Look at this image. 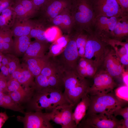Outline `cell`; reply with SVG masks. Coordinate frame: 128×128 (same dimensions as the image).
Listing matches in <instances>:
<instances>
[{
    "mask_svg": "<svg viewBox=\"0 0 128 128\" xmlns=\"http://www.w3.org/2000/svg\"><path fill=\"white\" fill-rule=\"evenodd\" d=\"M70 11L77 31L93 33L96 18L91 0H72Z\"/></svg>",
    "mask_w": 128,
    "mask_h": 128,
    "instance_id": "6da1fadb",
    "label": "cell"
},
{
    "mask_svg": "<svg viewBox=\"0 0 128 128\" xmlns=\"http://www.w3.org/2000/svg\"><path fill=\"white\" fill-rule=\"evenodd\" d=\"M28 102L29 107L32 111H41L45 110L49 112L57 106L69 104L65 98L62 91L51 90L35 91Z\"/></svg>",
    "mask_w": 128,
    "mask_h": 128,
    "instance_id": "7a4b0ae2",
    "label": "cell"
},
{
    "mask_svg": "<svg viewBox=\"0 0 128 128\" xmlns=\"http://www.w3.org/2000/svg\"><path fill=\"white\" fill-rule=\"evenodd\" d=\"M89 96V105L86 114L103 113L113 115L115 110L123 107L127 102L118 96L114 91L105 94Z\"/></svg>",
    "mask_w": 128,
    "mask_h": 128,
    "instance_id": "3957f363",
    "label": "cell"
},
{
    "mask_svg": "<svg viewBox=\"0 0 128 128\" xmlns=\"http://www.w3.org/2000/svg\"><path fill=\"white\" fill-rule=\"evenodd\" d=\"M70 36L69 41L64 50L59 55L53 57L63 72L76 71L80 57L75 41L76 33Z\"/></svg>",
    "mask_w": 128,
    "mask_h": 128,
    "instance_id": "277c9868",
    "label": "cell"
},
{
    "mask_svg": "<svg viewBox=\"0 0 128 128\" xmlns=\"http://www.w3.org/2000/svg\"><path fill=\"white\" fill-rule=\"evenodd\" d=\"M107 46L93 33L88 34L84 57L91 61L98 69L102 66L109 50Z\"/></svg>",
    "mask_w": 128,
    "mask_h": 128,
    "instance_id": "5b68a950",
    "label": "cell"
},
{
    "mask_svg": "<svg viewBox=\"0 0 128 128\" xmlns=\"http://www.w3.org/2000/svg\"><path fill=\"white\" fill-rule=\"evenodd\" d=\"M121 120L113 115L103 113L86 114L77 127L83 128H119Z\"/></svg>",
    "mask_w": 128,
    "mask_h": 128,
    "instance_id": "8992f818",
    "label": "cell"
},
{
    "mask_svg": "<svg viewBox=\"0 0 128 128\" xmlns=\"http://www.w3.org/2000/svg\"><path fill=\"white\" fill-rule=\"evenodd\" d=\"M90 86L87 78L82 77L78 73L72 82L64 87L63 94L68 103L75 107L82 97L87 94Z\"/></svg>",
    "mask_w": 128,
    "mask_h": 128,
    "instance_id": "52a82bcc",
    "label": "cell"
},
{
    "mask_svg": "<svg viewBox=\"0 0 128 128\" xmlns=\"http://www.w3.org/2000/svg\"><path fill=\"white\" fill-rule=\"evenodd\" d=\"M93 78V84L87 93L89 96L108 93L114 91L117 86L113 78L103 69L97 71Z\"/></svg>",
    "mask_w": 128,
    "mask_h": 128,
    "instance_id": "ba28073f",
    "label": "cell"
},
{
    "mask_svg": "<svg viewBox=\"0 0 128 128\" xmlns=\"http://www.w3.org/2000/svg\"><path fill=\"white\" fill-rule=\"evenodd\" d=\"M24 117L18 116V121L22 122L25 128H53L48 112L41 111L24 112Z\"/></svg>",
    "mask_w": 128,
    "mask_h": 128,
    "instance_id": "9c48e42d",
    "label": "cell"
},
{
    "mask_svg": "<svg viewBox=\"0 0 128 128\" xmlns=\"http://www.w3.org/2000/svg\"><path fill=\"white\" fill-rule=\"evenodd\" d=\"M91 0L96 18L100 16L128 17L123 13L115 0Z\"/></svg>",
    "mask_w": 128,
    "mask_h": 128,
    "instance_id": "30bf717a",
    "label": "cell"
},
{
    "mask_svg": "<svg viewBox=\"0 0 128 128\" xmlns=\"http://www.w3.org/2000/svg\"><path fill=\"white\" fill-rule=\"evenodd\" d=\"M118 18L104 16L96 18L93 27V33L100 39L104 38L113 39L114 29Z\"/></svg>",
    "mask_w": 128,
    "mask_h": 128,
    "instance_id": "8fae6325",
    "label": "cell"
},
{
    "mask_svg": "<svg viewBox=\"0 0 128 128\" xmlns=\"http://www.w3.org/2000/svg\"><path fill=\"white\" fill-rule=\"evenodd\" d=\"M104 69L114 79L122 78V75L126 71L125 66L123 64L112 48L109 49L103 64Z\"/></svg>",
    "mask_w": 128,
    "mask_h": 128,
    "instance_id": "7c38bea8",
    "label": "cell"
},
{
    "mask_svg": "<svg viewBox=\"0 0 128 128\" xmlns=\"http://www.w3.org/2000/svg\"><path fill=\"white\" fill-rule=\"evenodd\" d=\"M74 107L72 105L66 104L59 105L56 108L55 115L62 128H77L73 118V110Z\"/></svg>",
    "mask_w": 128,
    "mask_h": 128,
    "instance_id": "4fadbf2b",
    "label": "cell"
},
{
    "mask_svg": "<svg viewBox=\"0 0 128 128\" xmlns=\"http://www.w3.org/2000/svg\"><path fill=\"white\" fill-rule=\"evenodd\" d=\"M12 8L16 18L21 20L29 19L39 10L31 0H19Z\"/></svg>",
    "mask_w": 128,
    "mask_h": 128,
    "instance_id": "5bb4252c",
    "label": "cell"
},
{
    "mask_svg": "<svg viewBox=\"0 0 128 128\" xmlns=\"http://www.w3.org/2000/svg\"><path fill=\"white\" fill-rule=\"evenodd\" d=\"M72 0H49L41 9L50 22L63 10L70 7Z\"/></svg>",
    "mask_w": 128,
    "mask_h": 128,
    "instance_id": "9a60e30c",
    "label": "cell"
},
{
    "mask_svg": "<svg viewBox=\"0 0 128 128\" xmlns=\"http://www.w3.org/2000/svg\"><path fill=\"white\" fill-rule=\"evenodd\" d=\"M107 45H110L122 63L125 66L128 64V40L125 42L120 41L109 38L101 39Z\"/></svg>",
    "mask_w": 128,
    "mask_h": 128,
    "instance_id": "2e32d148",
    "label": "cell"
},
{
    "mask_svg": "<svg viewBox=\"0 0 128 128\" xmlns=\"http://www.w3.org/2000/svg\"><path fill=\"white\" fill-rule=\"evenodd\" d=\"M70 7L63 10L51 21L54 25L68 34L73 27V21L70 11Z\"/></svg>",
    "mask_w": 128,
    "mask_h": 128,
    "instance_id": "e0dca14e",
    "label": "cell"
},
{
    "mask_svg": "<svg viewBox=\"0 0 128 128\" xmlns=\"http://www.w3.org/2000/svg\"><path fill=\"white\" fill-rule=\"evenodd\" d=\"M48 43L36 40L31 41L24 54V59L44 56L45 53L49 48L50 46Z\"/></svg>",
    "mask_w": 128,
    "mask_h": 128,
    "instance_id": "ac0fdd59",
    "label": "cell"
},
{
    "mask_svg": "<svg viewBox=\"0 0 128 128\" xmlns=\"http://www.w3.org/2000/svg\"><path fill=\"white\" fill-rule=\"evenodd\" d=\"M98 69L92 62L84 57H80L79 59L76 67L78 74L86 78H93Z\"/></svg>",
    "mask_w": 128,
    "mask_h": 128,
    "instance_id": "d6986e66",
    "label": "cell"
},
{
    "mask_svg": "<svg viewBox=\"0 0 128 128\" xmlns=\"http://www.w3.org/2000/svg\"><path fill=\"white\" fill-rule=\"evenodd\" d=\"M50 58L47 55L40 58H31L24 59V64L34 77L40 74L43 68L49 62Z\"/></svg>",
    "mask_w": 128,
    "mask_h": 128,
    "instance_id": "ffe728a7",
    "label": "cell"
},
{
    "mask_svg": "<svg viewBox=\"0 0 128 128\" xmlns=\"http://www.w3.org/2000/svg\"><path fill=\"white\" fill-rule=\"evenodd\" d=\"M35 23L30 19L21 20L16 18L11 29L13 36H29Z\"/></svg>",
    "mask_w": 128,
    "mask_h": 128,
    "instance_id": "44dd1931",
    "label": "cell"
},
{
    "mask_svg": "<svg viewBox=\"0 0 128 128\" xmlns=\"http://www.w3.org/2000/svg\"><path fill=\"white\" fill-rule=\"evenodd\" d=\"M89 96L86 94L83 96L75 106L73 114V118L77 127L85 115L89 105Z\"/></svg>",
    "mask_w": 128,
    "mask_h": 128,
    "instance_id": "7402d4cb",
    "label": "cell"
},
{
    "mask_svg": "<svg viewBox=\"0 0 128 128\" xmlns=\"http://www.w3.org/2000/svg\"><path fill=\"white\" fill-rule=\"evenodd\" d=\"M128 17L118 18L113 31V39L122 41L128 37Z\"/></svg>",
    "mask_w": 128,
    "mask_h": 128,
    "instance_id": "603a6c76",
    "label": "cell"
},
{
    "mask_svg": "<svg viewBox=\"0 0 128 128\" xmlns=\"http://www.w3.org/2000/svg\"><path fill=\"white\" fill-rule=\"evenodd\" d=\"M29 36L15 37L12 51L15 56H20L24 54L31 42Z\"/></svg>",
    "mask_w": 128,
    "mask_h": 128,
    "instance_id": "cb8c5ba5",
    "label": "cell"
},
{
    "mask_svg": "<svg viewBox=\"0 0 128 128\" xmlns=\"http://www.w3.org/2000/svg\"><path fill=\"white\" fill-rule=\"evenodd\" d=\"M35 91V88H32L8 93L12 99L16 103L20 105L25 102H28Z\"/></svg>",
    "mask_w": 128,
    "mask_h": 128,
    "instance_id": "d4e9b609",
    "label": "cell"
},
{
    "mask_svg": "<svg viewBox=\"0 0 128 128\" xmlns=\"http://www.w3.org/2000/svg\"><path fill=\"white\" fill-rule=\"evenodd\" d=\"M16 15L12 7H9L0 13V28H10L13 25Z\"/></svg>",
    "mask_w": 128,
    "mask_h": 128,
    "instance_id": "484cf974",
    "label": "cell"
},
{
    "mask_svg": "<svg viewBox=\"0 0 128 128\" xmlns=\"http://www.w3.org/2000/svg\"><path fill=\"white\" fill-rule=\"evenodd\" d=\"M0 91V107L24 113L23 108L14 102L8 94Z\"/></svg>",
    "mask_w": 128,
    "mask_h": 128,
    "instance_id": "4316f807",
    "label": "cell"
},
{
    "mask_svg": "<svg viewBox=\"0 0 128 128\" xmlns=\"http://www.w3.org/2000/svg\"><path fill=\"white\" fill-rule=\"evenodd\" d=\"M23 66V70L18 76L16 80L24 88L27 89L35 88L34 77L24 65Z\"/></svg>",
    "mask_w": 128,
    "mask_h": 128,
    "instance_id": "83f0119b",
    "label": "cell"
},
{
    "mask_svg": "<svg viewBox=\"0 0 128 128\" xmlns=\"http://www.w3.org/2000/svg\"><path fill=\"white\" fill-rule=\"evenodd\" d=\"M47 78L50 90L62 91V88L64 87L63 71L60 70Z\"/></svg>",
    "mask_w": 128,
    "mask_h": 128,
    "instance_id": "f1b7e54d",
    "label": "cell"
},
{
    "mask_svg": "<svg viewBox=\"0 0 128 128\" xmlns=\"http://www.w3.org/2000/svg\"><path fill=\"white\" fill-rule=\"evenodd\" d=\"M84 31H77L76 32V42L78 54L80 57H84L85 48L87 39L88 34Z\"/></svg>",
    "mask_w": 128,
    "mask_h": 128,
    "instance_id": "f546056e",
    "label": "cell"
},
{
    "mask_svg": "<svg viewBox=\"0 0 128 128\" xmlns=\"http://www.w3.org/2000/svg\"><path fill=\"white\" fill-rule=\"evenodd\" d=\"M46 29L41 23L35 22L34 25L31 30L29 36L35 40L47 42L45 36Z\"/></svg>",
    "mask_w": 128,
    "mask_h": 128,
    "instance_id": "4dcf8cb0",
    "label": "cell"
},
{
    "mask_svg": "<svg viewBox=\"0 0 128 128\" xmlns=\"http://www.w3.org/2000/svg\"><path fill=\"white\" fill-rule=\"evenodd\" d=\"M62 32L58 27L54 25L46 29L45 36L48 42L53 43L62 35Z\"/></svg>",
    "mask_w": 128,
    "mask_h": 128,
    "instance_id": "1f68e13d",
    "label": "cell"
},
{
    "mask_svg": "<svg viewBox=\"0 0 128 128\" xmlns=\"http://www.w3.org/2000/svg\"><path fill=\"white\" fill-rule=\"evenodd\" d=\"M53 58L52 59L50 58L49 62L42 69L40 74L48 77L61 70L54 58Z\"/></svg>",
    "mask_w": 128,
    "mask_h": 128,
    "instance_id": "d6a6232c",
    "label": "cell"
},
{
    "mask_svg": "<svg viewBox=\"0 0 128 128\" xmlns=\"http://www.w3.org/2000/svg\"><path fill=\"white\" fill-rule=\"evenodd\" d=\"M35 78V91H40L50 90L47 77L40 74Z\"/></svg>",
    "mask_w": 128,
    "mask_h": 128,
    "instance_id": "836d02e7",
    "label": "cell"
},
{
    "mask_svg": "<svg viewBox=\"0 0 128 128\" xmlns=\"http://www.w3.org/2000/svg\"><path fill=\"white\" fill-rule=\"evenodd\" d=\"M8 62L6 66L7 68L10 75L20 65L18 58L14 55L9 54L7 55Z\"/></svg>",
    "mask_w": 128,
    "mask_h": 128,
    "instance_id": "e575fe53",
    "label": "cell"
},
{
    "mask_svg": "<svg viewBox=\"0 0 128 128\" xmlns=\"http://www.w3.org/2000/svg\"><path fill=\"white\" fill-rule=\"evenodd\" d=\"M24 88L16 79H11L7 81V89L8 93L22 90Z\"/></svg>",
    "mask_w": 128,
    "mask_h": 128,
    "instance_id": "d590c367",
    "label": "cell"
},
{
    "mask_svg": "<svg viewBox=\"0 0 128 128\" xmlns=\"http://www.w3.org/2000/svg\"><path fill=\"white\" fill-rule=\"evenodd\" d=\"M116 117L118 115L122 116L124 119H128V107L126 106L119 108L115 110L113 113Z\"/></svg>",
    "mask_w": 128,
    "mask_h": 128,
    "instance_id": "8d00e7d4",
    "label": "cell"
},
{
    "mask_svg": "<svg viewBox=\"0 0 128 128\" xmlns=\"http://www.w3.org/2000/svg\"><path fill=\"white\" fill-rule=\"evenodd\" d=\"M70 38V36L69 35H62L54 42L65 49L69 41Z\"/></svg>",
    "mask_w": 128,
    "mask_h": 128,
    "instance_id": "74e56055",
    "label": "cell"
},
{
    "mask_svg": "<svg viewBox=\"0 0 128 128\" xmlns=\"http://www.w3.org/2000/svg\"><path fill=\"white\" fill-rule=\"evenodd\" d=\"M122 12L126 15L128 14V0H115Z\"/></svg>",
    "mask_w": 128,
    "mask_h": 128,
    "instance_id": "f35d334b",
    "label": "cell"
},
{
    "mask_svg": "<svg viewBox=\"0 0 128 128\" xmlns=\"http://www.w3.org/2000/svg\"><path fill=\"white\" fill-rule=\"evenodd\" d=\"M6 78L0 72V91L7 92Z\"/></svg>",
    "mask_w": 128,
    "mask_h": 128,
    "instance_id": "ab89813d",
    "label": "cell"
},
{
    "mask_svg": "<svg viewBox=\"0 0 128 128\" xmlns=\"http://www.w3.org/2000/svg\"><path fill=\"white\" fill-rule=\"evenodd\" d=\"M10 0H0V13L5 9L11 7Z\"/></svg>",
    "mask_w": 128,
    "mask_h": 128,
    "instance_id": "60d3db41",
    "label": "cell"
},
{
    "mask_svg": "<svg viewBox=\"0 0 128 128\" xmlns=\"http://www.w3.org/2000/svg\"><path fill=\"white\" fill-rule=\"evenodd\" d=\"M0 69L1 70L0 72L6 78L7 81L11 79V76L6 66L2 65Z\"/></svg>",
    "mask_w": 128,
    "mask_h": 128,
    "instance_id": "b9f144b4",
    "label": "cell"
},
{
    "mask_svg": "<svg viewBox=\"0 0 128 128\" xmlns=\"http://www.w3.org/2000/svg\"><path fill=\"white\" fill-rule=\"evenodd\" d=\"M39 9L42 8L49 0H31Z\"/></svg>",
    "mask_w": 128,
    "mask_h": 128,
    "instance_id": "7bdbcfd3",
    "label": "cell"
},
{
    "mask_svg": "<svg viewBox=\"0 0 128 128\" xmlns=\"http://www.w3.org/2000/svg\"><path fill=\"white\" fill-rule=\"evenodd\" d=\"M9 118L5 112L0 113V128L2 127Z\"/></svg>",
    "mask_w": 128,
    "mask_h": 128,
    "instance_id": "ee69618b",
    "label": "cell"
},
{
    "mask_svg": "<svg viewBox=\"0 0 128 128\" xmlns=\"http://www.w3.org/2000/svg\"><path fill=\"white\" fill-rule=\"evenodd\" d=\"M121 120V124L119 128H128V119Z\"/></svg>",
    "mask_w": 128,
    "mask_h": 128,
    "instance_id": "f6af8a7d",
    "label": "cell"
},
{
    "mask_svg": "<svg viewBox=\"0 0 128 128\" xmlns=\"http://www.w3.org/2000/svg\"><path fill=\"white\" fill-rule=\"evenodd\" d=\"M3 30L2 29H0V51L3 52Z\"/></svg>",
    "mask_w": 128,
    "mask_h": 128,
    "instance_id": "bcb514c9",
    "label": "cell"
},
{
    "mask_svg": "<svg viewBox=\"0 0 128 128\" xmlns=\"http://www.w3.org/2000/svg\"><path fill=\"white\" fill-rule=\"evenodd\" d=\"M8 58L7 55L6 56H3L1 62L2 65L6 66L8 63Z\"/></svg>",
    "mask_w": 128,
    "mask_h": 128,
    "instance_id": "7dc6e473",
    "label": "cell"
},
{
    "mask_svg": "<svg viewBox=\"0 0 128 128\" xmlns=\"http://www.w3.org/2000/svg\"></svg>",
    "mask_w": 128,
    "mask_h": 128,
    "instance_id": "c3c4849f",
    "label": "cell"
}]
</instances>
